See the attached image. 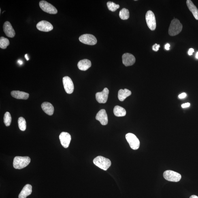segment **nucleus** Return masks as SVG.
Instances as JSON below:
<instances>
[{
    "instance_id": "39448f33",
    "label": "nucleus",
    "mask_w": 198,
    "mask_h": 198,
    "mask_svg": "<svg viewBox=\"0 0 198 198\" xmlns=\"http://www.w3.org/2000/svg\"><path fill=\"white\" fill-rule=\"evenodd\" d=\"M126 138L131 148L133 149L137 150L139 148L140 142L134 134L131 133H128L126 135Z\"/></svg>"
},
{
    "instance_id": "393cba45",
    "label": "nucleus",
    "mask_w": 198,
    "mask_h": 198,
    "mask_svg": "<svg viewBox=\"0 0 198 198\" xmlns=\"http://www.w3.org/2000/svg\"><path fill=\"white\" fill-rule=\"evenodd\" d=\"M10 44L8 39L4 37L0 38V48L2 49H6Z\"/></svg>"
},
{
    "instance_id": "f03ea898",
    "label": "nucleus",
    "mask_w": 198,
    "mask_h": 198,
    "mask_svg": "<svg viewBox=\"0 0 198 198\" xmlns=\"http://www.w3.org/2000/svg\"><path fill=\"white\" fill-rule=\"evenodd\" d=\"M183 26L182 24L181 23L180 20L177 19H173L171 22V23L169 30V33L171 36L178 35L181 32Z\"/></svg>"
},
{
    "instance_id": "72a5a7b5",
    "label": "nucleus",
    "mask_w": 198,
    "mask_h": 198,
    "mask_svg": "<svg viewBox=\"0 0 198 198\" xmlns=\"http://www.w3.org/2000/svg\"><path fill=\"white\" fill-rule=\"evenodd\" d=\"M18 63L20 65H21L23 64V62H22L21 60H19L18 61Z\"/></svg>"
},
{
    "instance_id": "9b49d317",
    "label": "nucleus",
    "mask_w": 198,
    "mask_h": 198,
    "mask_svg": "<svg viewBox=\"0 0 198 198\" xmlns=\"http://www.w3.org/2000/svg\"><path fill=\"white\" fill-rule=\"evenodd\" d=\"M59 138L62 146L64 148H68L71 140L70 134L67 132H62L60 135Z\"/></svg>"
},
{
    "instance_id": "0eeeda50",
    "label": "nucleus",
    "mask_w": 198,
    "mask_h": 198,
    "mask_svg": "<svg viewBox=\"0 0 198 198\" xmlns=\"http://www.w3.org/2000/svg\"><path fill=\"white\" fill-rule=\"evenodd\" d=\"M39 6L42 10L50 14H56L58 12L57 9L50 3L45 1L40 2Z\"/></svg>"
},
{
    "instance_id": "423d86ee",
    "label": "nucleus",
    "mask_w": 198,
    "mask_h": 198,
    "mask_svg": "<svg viewBox=\"0 0 198 198\" xmlns=\"http://www.w3.org/2000/svg\"><path fill=\"white\" fill-rule=\"evenodd\" d=\"M146 20L147 25L152 31H154L156 27V20L155 15L152 11L149 10L146 14Z\"/></svg>"
},
{
    "instance_id": "7c9ffc66",
    "label": "nucleus",
    "mask_w": 198,
    "mask_h": 198,
    "mask_svg": "<svg viewBox=\"0 0 198 198\" xmlns=\"http://www.w3.org/2000/svg\"><path fill=\"white\" fill-rule=\"evenodd\" d=\"M194 52V50L193 48H190L188 50V53L189 56H191L193 54V52Z\"/></svg>"
},
{
    "instance_id": "1a4fd4ad",
    "label": "nucleus",
    "mask_w": 198,
    "mask_h": 198,
    "mask_svg": "<svg viewBox=\"0 0 198 198\" xmlns=\"http://www.w3.org/2000/svg\"><path fill=\"white\" fill-rule=\"evenodd\" d=\"M63 83L65 91L67 93H72L74 89V84L72 79L68 76H65L63 78Z\"/></svg>"
},
{
    "instance_id": "c85d7f7f",
    "label": "nucleus",
    "mask_w": 198,
    "mask_h": 198,
    "mask_svg": "<svg viewBox=\"0 0 198 198\" xmlns=\"http://www.w3.org/2000/svg\"><path fill=\"white\" fill-rule=\"evenodd\" d=\"M186 94L185 93H184H184H182L180 94V95H179L178 97L180 99H182L186 97Z\"/></svg>"
},
{
    "instance_id": "cd10ccee",
    "label": "nucleus",
    "mask_w": 198,
    "mask_h": 198,
    "mask_svg": "<svg viewBox=\"0 0 198 198\" xmlns=\"http://www.w3.org/2000/svg\"><path fill=\"white\" fill-rule=\"evenodd\" d=\"M160 48V45H157V44H154L152 46V49L154 51L157 52L159 50V48Z\"/></svg>"
},
{
    "instance_id": "2f4dec72",
    "label": "nucleus",
    "mask_w": 198,
    "mask_h": 198,
    "mask_svg": "<svg viewBox=\"0 0 198 198\" xmlns=\"http://www.w3.org/2000/svg\"><path fill=\"white\" fill-rule=\"evenodd\" d=\"M170 45L169 43H167V44H166L165 46V48L166 50H169V48H170Z\"/></svg>"
},
{
    "instance_id": "6e6552de",
    "label": "nucleus",
    "mask_w": 198,
    "mask_h": 198,
    "mask_svg": "<svg viewBox=\"0 0 198 198\" xmlns=\"http://www.w3.org/2000/svg\"><path fill=\"white\" fill-rule=\"evenodd\" d=\"M79 40L84 44L94 45L97 43V40L94 35L86 34L81 35L79 38Z\"/></svg>"
},
{
    "instance_id": "4be33fe9",
    "label": "nucleus",
    "mask_w": 198,
    "mask_h": 198,
    "mask_svg": "<svg viewBox=\"0 0 198 198\" xmlns=\"http://www.w3.org/2000/svg\"><path fill=\"white\" fill-rule=\"evenodd\" d=\"M114 113L115 116L117 117H123L126 115V112L123 107L119 106L117 105L114 109Z\"/></svg>"
},
{
    "instance_id": "5701e85b",
    "label": "nucleus",
    "mask_w": 198,
    "mask_h": 198,
    "mask_svg": "<svg viewBox=\"0 0 198 198\" xmlns=\"http://www.w3.org/2000/svg\"><path fill=\"white\" fill-rule=\"evenodd\" d=\"M119 16L120 18L122 20L128 19L130 17L129 10L126 8L122 9L120 11Z\"/></svg>"
},
{
    "instance_id": "f704fd0d",
    "label": "nucleus",
    "mask_w": 198,
    "mask_h": 198,
    "mask_svg": "<svg viewBox=\"0 0 198 198\" xmlns=\"http://www.w3.org/2000/svg\"><path fill=\"white\" fill-rule=\"evenodd\" d=\"M25 56L26 60H27V61H28L29 59V58H28L27 54H26L25 55Z\"/></svg>"
},
{
    "instance_id": "a878e982",
    "label": "nucleus",
    "mask_w": 198,
    "mask_h": 198,
    "mask_svg": "<svg viewBox=\"0 0 198 198\" xmlns=\"http://www.w3.org/2000/svg\"><path fill=\"white\" fill-rule=\"evenodd\" d=\"M12 117L11 116L10 113L6 112L4 116V122L6 126L7 127L10 126L12 122Z\"/></svg>"
},
{
    "instance_id": "c9c22d12",
    "label": "nucleus",
    "mask_w": 198,
    "mask_h": 198,
    "mask_svg": "<svg viewBox=\"0 0 198 198\" xmlns=\"http://www.w3.org/2000/svg\"><path fill=\"white\" fill-rule=\"evenodd\" d=\"M196 58L198 59V52H197L196 54Z\"/></svg>"
},
{
    "instance_id": "dca6fc26",
    "label": "nucleus",
    "mask_w": 198,
    "mask_h": 198,
    "mask_svg": "<svg viewBox=\"0 0 198 198\" xmlns=\"http://www.w3.org/2000/svg\"><path fill=\"white\" fill-rule=\"evenodd\" d=\"M41 108L44 112L49 115L52 116L54 114V107L50 103L44 102L41 105Z\"/></svg>"
},
{
    "instance_id": "473e14b6",
    "label": "nucleus",
    "mask_w": 198,
    "mask_h": 198,
    "mask_svg": "<svg viewBox=\"0 0 198 198\" xmlns=\"http://www.w3.org/2000/svg\"><path fill=\"white\" fill-rule=\"evenodd\" d=\"M189 198H198V197L197 196L193 195L191 196Z\"/></svg>"
},
{
    "instance_id": "f257e3e1",
    "label": "nucleus",
    "mask_w": 198,
    "mask_h": 198,
    "mask_svg": "<svg viewBox=\"0 0 198 198\" xmlns=\"http://www.w3.org/2000/svg\"><path fill=\"white\" fill-rule=\"evenodd\" d=\"M31 159L28 156H16L14 157L13 161V167L15 169H21L29 165Z\"/></svg>"
},
{
    "instance_id": "f3484780",
    "label": "nucleus",
    "mask_w": 198,
    "mask_h": 198,
    "mask_svg": "<svg viewBox=\"0 0 198 198\" xmlns=\"http://www.w3.org/2000/svg\"><path fill=\"white\" fill-rule=\"evenodd\" d=\"M91 62L87 59H84L79 61L78 64L79 69L81 71H86L91 67Z\"/></svg>"
},
{
    "instance_id": "6ab92c4d",
    "label": "nucleus",
    "mask_w": 198,
    "mask_h": 198,
    "mask_svg": "<svg viewBox=\"0 0 198 198\" xmlns=\"http://www.w3.org/2000/svg\"><path fill=\"white\" fill-rule=\"evenodd\" d=\"M32 192V186L29 184H26L21 190L18 196L19 198H26L31 195Z\"/></svg>"
},
{
    "instance_id": "9d476101",
    "label": "nucleus",
    "mask_w": 198,
    "mask_h": 198,
    "mask_svg": "<svg viewBox=\"0 0 198 198\" xmlns=\"http://www.w3.org/2000/svg\"><path fill=\"white\" fill-rule=\"evenodd\" d=\"M109 93V90L107 88H105L102 92H97L95 94V97L98 102L102 103H106Z\"/></svg>"
},
{
    "instance_id": "ddd939ff",
    "label": "nucleus",
    "mask_w": 198,
    "mask_h": 198,
    "mask_svg": "<svg viewBox=\"0 0 198 198\" xmlns=\"http://www.w3.org/2000/svg\"><path fill=\"white\" fill-rule=\"evenodd\" d=\"M122 62L123 64L126 67L131 66L134 64L135 58L133 54L126 53L122 56Z\"/></svg>"
},
{
    "instance_id": "2eb2a0df",
    "label": "nucleus",
    "mask_w": 198,
    "mask_h": 198,
    "mask_svg": "<svg viewBox=\"0 0 198 198\" xmlns=\"http://www.w3.org/2000/svg\"><path fill=\"white\" fill-rule=\"evenodd\" d=\"M3 28V31L7 37L12 38L15 36L16 33L10 22H5L4 24Z\"/></svg>"
},
{
    "instance_id": "bb28decb",
    "label": "nucleus",
    "mask_w": 198,
    "mask_h": 198,
    "mask_svg": "<svg viewBox=\"0 0 198 198\" xmlns=\"http://www.w3.org/2000/svg\"><path fill=\"white\" fill-rule=\"evenodd\" d=\"M107 6L109 10L114 12L119 8L120 6L117 5L112 2H108L107 3Z\"/></svg>"
},
{
    "instance_id": "a211bd4d",
    "label": "nucleus",
    "mask_w": 198,
    "mask_h": 198,
    "mask_svg": "<svg viewBox=\"0 0 198 198\" xmlns=\"http://www.w3.org/2000/svg\"><path fill=\"white\" fill-rule=\"evenodd\" d=\"M11 94L13 97L17 99H27L29 97V94L19 91H12Z\"/></svg>"
},
{
    "instance_id": "412c9836",
    "label": "nucleus",
    "mask_w": 198,
    "mask_h": 198,
    "mask_svg": "<svg viewBox=\"0 0 198 198\" xmlns=\"http://www.w3.org/2000/svg\"><path fill=\"white\" fill-rule=\"evenodd\" d=\"M131 94V92L127 89H120L118 92V97L120 101H123L126 98L129 97Z\"/></svg>"
},
{
    "instance_id": "b1692460",
    "label": "nucleus",
    "mask_w": 198,
    "mask_h": 198,
    "mask_svg": "<svg viewBox=\"0 0 198 198\" xmlns=\"http://www.w3.org/2000/svg\"><path fill=\"white\" fill-rule=\"evenodd\" d=\"M18 127L22 131H25L26 129V121L23 117H20L18 118Z\"/></svg>"
},
{
    "instance_id": "4468645a",
    "label": "nucleus",
    "mask_w": 198,
    "mask_h": 198,
    "mask_svg": "<svg viewBox=\"0 0 198 198\" xmlns=\"http://www.w3.org/2000/svg\"><path fill=\"white\" fill-rule=\"evenodd\" d=\"M96 119L99 121L102 125H106L108 123V117L105 109H101L96 115Z\"/></svg>"
},
{
    "instance_id": "f8f14e48",
    "label": "nucleus",
    "mask_w": 198,
    "mask_h": 198,
    "mask_svg": "<svg viewBox=\"0 0 198 198\" xmlns=\"http://www.w3.org/2000/svg\"><path fill=\"white\" fill-rule=\"evenodd\" d=\"M37 27L40 31L48 32L52 31L53 28L50 22L46 21L43 20L37 24Z\"/></svg>"
},
{
    "instance_id": "20e7f679",
    "label": "nucleus",
    "mask_w": 198,
    "mask_h": 198,
    "mask_svg": "<svg viewBox=\"0 0 198 198\" xmlns=\"http://www.w3.org/2000/svg\"><path fill=\"white\" fill-rule=\"evenodd\" d=\"M163 177L166 180L173 182L180 181L181 178V175L180 173L171 170H167L164 172Z\"/></svg>"
},
{
    "instance_id": "7ed1b4c3",
    "label": "nucleus",
    "mask_w": 198,
    "mask_h": 198,
    "mask_svg": "<svg viewBox=\"0 0 198 198\" xmlns=\"http://www.w3.org/2000/svg\"><path fill=\"white\" fill-rule=\"evenodd\" d=\"M93 163L97 166L106 171L111 165L110 160L101 156H97L93 160Z\"/></svg>"
},
{
    "instance_id": "c756f323",
    "label": "nucleus",
    "mask_w": 198,
    "mask_h": 198,
    "mask_svg": "<svg viewBox=\"0 0 198 198\" xmlns=\"http://www.w3.org/2000/svg\"><path fill=\"white\" fill-rule=\"evenodd\" d=\"M190 103H184L181 105V107L182 108H186V107H190Z\"/></svg>"
},
{
    "instance_id": "aec40b11",
    "label": "nucleus",
    "mask_w": 198,
    "mask_h": 198,
    "mask_svg": "<svg viewBox=\"0 0 198 198\" xmlns=\"http://www.w3.org/2000/svg\"><path fill=\"white\" fill-rule=\"evenodd\" d=\"M186 4L188 9L193 14L196 19L198 20V9L197 7L190 0H187L186 1Z\"/></svg>"
}]
</instances>
